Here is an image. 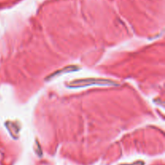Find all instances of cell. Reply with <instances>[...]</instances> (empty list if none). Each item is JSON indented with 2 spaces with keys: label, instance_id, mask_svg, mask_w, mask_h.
I'll list each match as a JSON object with an SVG mask.
<instances>
[{
  "label": "cell",
  "instance_id": "1",
  "mask_svg": "<svg viewBox=\"0 0 165 165\" xmlns=\"http://www.w3.org/2000/svg\"><path fill=\"white\" fill-rule=\"evenodd\" d=\"M91 85H101V86H119V84L117 82L106 79H83V80H73L68 85L70 88H79V87H87Z\"/></svg>",
  "mask_w": 165,
  "mask_h": 165
},
{
  "label": "cell",
  "instance_id": "2",
  "mask_svg": "<svg viewBox=\"0 0 165 165\" xmlns=\"http://www.w3.org/2000/svg\"><path fill=\"white\" fill-rule=\"evenodd\" d=\"M76 69H78V67H77V66H67V67H64V69H62V70H59V71H57L56 73V72H55V73H53V75H51L50 76H49V77L47 78L46 80H51V79H52V78H53V77H55V76L56 75H59L60 74H61V73H66V72H71V71H74V70H77Z\"/></svg>",
  "mask_w": 165,
  "mask_h": 165
}]
</instances>
